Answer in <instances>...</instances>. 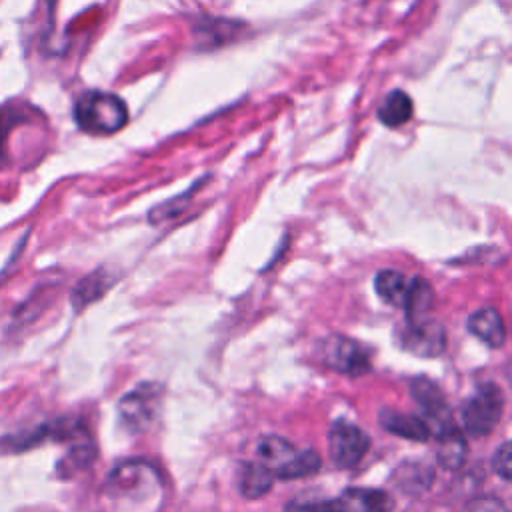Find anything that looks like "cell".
Returning <instances> with one entry per match:
<instances>
[{
    "mask_svg": "<svg viewBox=\"0 0 512 512\" xmlns=\"http://www.w3.org/2000/svg\"><path fill=\"white\" fill-rule=\"evenodd\" d=\"M104 490L116 504L146 508L158 500L162 492V478L156 466L146 460H124L108 472Z\"/></svg>",
    "mask_w": 512,
    "mask_h": 512,
    "instance_id": "obj_1",
    "label": "cell"
},
{
    "mask_svg": "<svg viewBox=\"0 0 512 512\" xmlns=\"http://www.w3.org/2000/svg\"><path fill=\"white\" fill-rule=\"evenodd\" d=\"M74 120L84 132L106 136L118 132L128 122V108L120 96L92 90L76 100Z\"/></svg>",
    "mask_w": 512,
    "mask_h": 512,
    "instance_id": "obj_2",
    "label": "cell"
},
{
    "mask_svg": "<svg viewBox=\"0 0 512 512\" xmlns=\"http://www.w3.org/2000/svg\"><path fill=\"white\" fill-rule=\"evenodd\" d=\"M160 404H162L160 384L142 382L120 398L116 406L118 422L122 424L124 430L132 434L144 432L156 422L160 414Z\"/></svg>",
    "mask_w": 512,
    "mask_h": 512,
    "instance_id": "obj_3",
    "label": "cell"
},
{
    "mask_svg": "<svg viewBox=\"0 0 512 512\" xmlns=\"http://www.w3.org/2000/svg\"><path fill=\"white\" fill-rule=\"evenodd\" d=\"M504 410V396L496 384H482L474 396H470L462 410V422L470 436L480 438L490 434L500 422Z\"/></svg>",
    "mask_w": 512,
    "mask_h": 512,
    "instance_id": "obj_4",
    "label": "cell"
},
{
    "mask_svg": "<svg viewBox=\"0 0 512 512\" xmlns=\"http://www.w3.org/2000/svg\"><path fill=\"white\" fill-rule=\"evenodd\" d=\"M368 448L370 438L362 428L342 420L332 424L328 432V454L338 468H354L366 456Z\"/></svg>",
    "mask_w": 512,
    "mask_h": 512,
    "instance_id": "obj_5",
    "label": "cell"
},
{
    "mask_svg": "<svg viewBox=\"0 0 512 512\" xmlns=\"http://www.w3.org/2000/svg\"><path fill=\"white\" fill-rule=\"evenodd\" d=\"M320 358L328 368L348 376H360L370 370L368 352L356 340L338 334L320 344Z\"/></svg>",
    "mask_w": 512,
    "mask_h": 512,
    "instance_id": "obj_6",
    "label": "cell"
},
{
    "mask_svg": "<svg viewBox=\"0 0 512 512\" xmlns=\"http://www.w3.org/2000/svg\"><path fill=\"white\" fill-rule=\"evenodd\" d=\"M410 386H412V396L420 404V408L424 412V420L430 426L432 434H438V432L446 430L448 426H452V416H450L448 404L432 380L416 378L410 382Z\"/></svg>",
    "mask_w": 512,
    "mask_h": 512,
    "instance_id": "obj_7",
    "label": "cell"
},
{
    "mask_svg": "<svg viewBox=\"0 0 512 512\" xmlns=\"http://www.w3.org/2000/svg\"><path fill=\"white\" fill-rule=\"evenodd\" d=\"M402 344L408 352L416 356H438L444 352L446 344V332L442 324L434 320H418V322H408Z\"/></svg>",
    "mask_w": 512,
    "mask_h": 512,
    "instance_id": "obj_8",
    "label": "cell"
},
{
    "mask_svg": "<svg viewBox=\"0 0 512 512\" xmlns=\"http://www.w3.org/2000/svg\"><path fill=\"white\" fill-rule=\"evenodd\" d=\"M392 498L376 488H348L332 500L334 512H390Z\"/></svg>",
    "mask_w": 512,
    "mask_h": 512,
    "instance_id": "obj_9",
    "label": "cell"
},
{
    "mask_svg": "<svg viewBox=\"0 0 512 512\" xmlns=\"http://www.w3.org/2000/svg\"><path fill=\"white\" fill-rule=\"evenodd\" d=\"M380 426L400 438L406 440H414V442H424L430 438L432 430L426 424V420L414 416V414H406L394 408H382L378 414Z\"/></svg>",
    "mask_w": 512,
    "mask_h": 512,
    "instance_id": "obj_10",
    "label": "cell"
},
{
    "mask_svg": "<svg viewBox=\"0 0 512 512\" xmlns=\"http://www.w3.org/2000/svg\"><path fill=\"white\" fill-rule=\"evenodd\" d=\"M112 284H114V274L106 268H98L88 276H84L82 280H78V284L70 292V302L74 310L80 312L92 302L100 300L112 288Z\"/></svg>",
    "mask_w": 512,
    "mask_h": 512,
    "instance_id": "obj_11",
    "label": "cell"
},
{
    "mask_svg": "<svg viewBox=\"0 0 512 512\" xmlns=\"http://www.w3.org/2000/svg\"><path fill=\"white\" fill-rule=\"evenodd\" d=\"M470 332L492 348H500L506 340V328L494 308H480L468 318Z\"/></svg>",
    "mask_w": 512,
    "mask_h": 512,
    "instance_id": "obj_12",
    "label": "cell"
},
{
    "mask_svg": "<svg viewBox=\"0 0 512 512\" xmlns=\"http://www.w3.org/2000/svg\"><path fill=\"white\" fill-rule=\"evenodd\" d=\"M94 458H96V446H94L92 436L86 434V436L74 440L72 444H68L64 458L56 466V472L62 478H72V476L84 472L86 468H90Z\"/></svg>",
    "mask_w": 512,
    "mask_h": 512,
    "instance_id": "obj_13",
    "label": "cell"
},
{
    "mask_svg": "<svg viewBox=\"0 0 512 512\" xmlns=\"http://www.w3.org/2000/svg\"><path fill=\"white\" fill-rule=\"evenodd\" d=\"M298 450L282 436H264L258 444V462L268 466L276 478L294 460Z\"/></svg>",
    "mask_w": 512,
    "mask_h": 512,
    "instance_id": "obj_14",
    "label": "cell"
},
{
    "mask_svg": "<svg viewBox=\"0 0 512 512\" xmlns=\"http://www.w3.org/2000/svg\"><path fill=\"white\" fill-rule=\"evenodd\" d=\"M274 480H276V474L268 466H264L262 462H248L240 470L238 486L244 498L256 500L270 492Z\"/></svg>",
    "mask_w": 512,
    "mask_h": 512,
    "instance_id": "obj_15",
    "label": "cell"
},
{
    "mask_svg": "<svg viewBox=\"0 0 512 512\" xmlns=\"http://www.w3.org/2000/svg\"><path fill=\"white\" fill-rule=\"evenodd\" d=\"M414 112V102L404 90H392L378 106V118L388 128L404 126Z\"/></svg>",
    "mask_w": 512,
    "mask_h": 512,
    "instance_id": "obj_16",
    "label": "cell"
},
{
    "mask_svg": "<svg viewBox=\"0 0 512 512\" xmlns=\"http://www.w3.org/2000/svg\"><path fill=\"white\" fill-rule=\"evenodd\" d=\"M438 462L448 468L456 470L466 458V440L462 432L452 424L446 430L438 432Z\"/></svg>",
    "mask_w": 512,
    "mask_h": 512,
    "instance_id": "obj_17",
    "label": "cell"
},
{
    "mask_svg": "<svg viewBox=\"0 0 512 512\" xmlns=\"http://www.w3.org/2000/svg\"><path fill=\"white\" fill-rule=\"evenodd\" d=\"M374 288L384 302L402 306L410 288V280L398 270H380L374 278Z\"/></svg>",
    "mask_w": 512,
    "mask_h": 512,
    "instance_id": "obj_18",
    "label": "cell"
},
{
    "mask_svg": "<svg viewBox=\"0 0 512 512\" xmlns=\"http://www.w3.org/2000/svg\"><path fill=\"white\" fill-rule=\"evenodd\" d=\"M432 302H434L432 286L424 278H412L406 300L402 304L406 308L408 322L424 320L426 312L432 308Z\"/></svg>",
    "mask_w": 512,
    "mask_h": 512,
    "instance_id": "obj_19",
    "label": "cell"
},
{
    "mask_svg": "<svg viewBox=\"0 0 512 512\" xmlns=\"http://www.w3.org/2000/svg\"><path fill=\"white\" fill-rule=\"evenodd\" d=\"M320 468V456L314 450H302L294 456V460L278 474L280 480H294L316 474Z\"/></svg>",
    "mask_w": 512,
    "mask_h": 512,
    "instance_id": "obj_20",
    "label": "cell"
},
{
    "mask_svg": "<svg viewBox=\"0 0 512 512\" xmlns=\"http://www.w3.org/2000/svg\"><path fill=\"white\" fill-rule=\"evenodd\" d=\"M492 466L500 478L512 482V440L496 450Z\"/></svg>",
    "mask_w": 512,
    "mask_h": 512,
    "instance_id": "obj_21",
    "label": "cell"
},
{
    "mask_svg": "<svg viewBox=\"0 0 512 512\" xmlns=\"http://www.w3.org/2000/svg\"><path fill=\"white\" fill-rule=\"evenodd\" d=\"M462 512H510L498 498H492V496H480V498H474L470 500Z\"/></svg>",
    "mask_w": 512,
    "mask_h": 512,
    "instance_id": "obj_22",
    "label": "cell"
},
{
    "mask_svg": "<svg viewBox=\"0 0 512 512\" xmlns=\"http://www.w3.org/2000/svg\"><path fill=\"white\" fill-rule=\"evenodd\" d=\"M284 512H334V506H332V500H308V502H300V500H294V502H288L286 510Z\"/></svg>",
    "mask_w": 512,
    "mask_h": 512,
    "instance_id": "obj_23",
    "label": "cell"
}]
</instances>
